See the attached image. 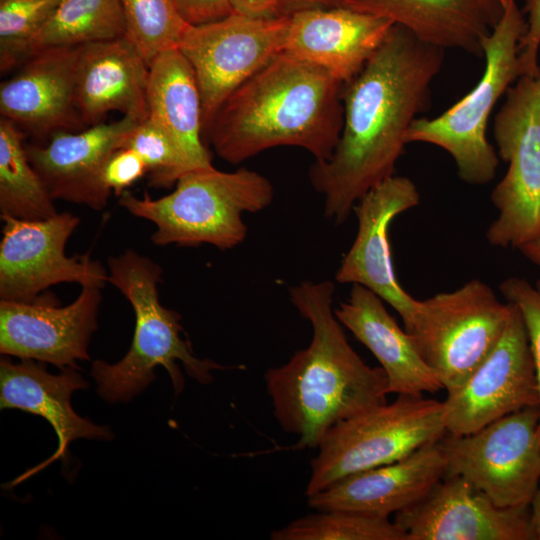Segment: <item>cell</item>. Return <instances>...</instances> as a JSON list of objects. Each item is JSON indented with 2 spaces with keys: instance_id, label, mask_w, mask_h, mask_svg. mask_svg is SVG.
<instances>
[{
  "instance_id": "1",
  "label": "cell",
  "mask_w": 540,
  "mask_h": 540,
  "mask_svg": "<svg viewBox=\"0 0 540 540\" xmlns=\"http://www.w3.org/2000/svg\"><path fill=\"white\" fill-rule=\"evenodd\" d=\"M444 51L394 25L361 72L344 84L339 141L329 159L309 169L326 218L343 224L367 192L394 176L408 129L428 108Z\"/></svg>"
},
{
  "instance_id": "2",
  "label": "cell",
  "mask_w": 540,
  "mask_h": 540,
  "mask_svg": "<svg viewBox=\"0 0 540 540\" xmlns=\"http://www.w3.org/2000/svg\"><path fill=\"white\" fill-rule=\"evenodd\" d=\"M335 285L303 281L289 288L292 304L312 326L308 347L265 373L280 427L298 437L295 447L317 448L338 422L386 402L387 377L349 344L333 309Z\"/></svg>"
},
{
  "instance_id": "3",
  "label": "cell",
  "mask_w": 540,
  "mask_h": 540,
  "mask_svg": "<svg viewBox=\"0 0 540 540\" xmlns=\"http://www.w3.org/2000/svg\"><path fill=\"white\" fill-rule=\"evenodd\" d=\"M344 84L323 68L282 51L240 85L205 131L215 153L239 164L278 146L330 158L344 121Z\"/></svg>"
},
{
  "instance_id": "4",
  "label": "cell",
  "mask_w": 540,
  "mask_h": 540,
  "mask_svg": "<svg viewBox=\"0 0 540 540\" xmlns=\"http://www.w3.org/2000/svg\"><path fill=\"white\" fill-rule=\"evenodd\" d=\"M108 283L117 288L131 304L135 329L131 346L114 363L95 360L91 374L98 394L109 403L128 402L144 391L156 378L154 369L163 366L172 381L175 394L184 387L178 367L200 384L213 381L211 371L227 369L209 359H200L190 343L181 337V315L164 307L159 300L158 284L162 269L152 259L132 249L108 259Z\"/></svg>"
},
{
  "instance_id": "5",
  "label": "cell",
  "mask_w": 540,
  "mask_h": 540,
  "mask_svg": "<svg viewBox=\"0 0 540 540\" xmlns=\"http://www.w3.org/2000/svg\"><path fill=\"white\" fill-rule=\"evenodd\" d=\"M175 185L158 199L147 192L139 198L128 190L119 196L120 206L155 225L151 241L157 246L234 248L247 235L242 215L264 210L274 197L269 179L245 167L233 172L213 165L191 170Z\"/></svg>"
},
{
  "instance_id": "6",
  "label": "cell",
  "mask_w": 540,
  "mask_h": 540,
  "mask_svg": "<svg viewBox=\"0 0 540 540\" xmlns=\"http://www.w3.org/2000/svg\"><path fill=\"white\" fill-rule=\"evenodd\" d=\"M527 22L515 0H506L503 15L483 42L485 68L480 81L460 101L434 118H416L406 142L444 149L458 176L468 184L493 180L499 159L486 138L489 116L500 97L520 77L519 50Z\"/></svg>"
},
{
  "instance_id": "7",
  "label": "cell",
  "mask_w": 540,
  "mask_h": 540,
  "mask_svg": "<svg viewBox=\"0 0 540 540\" xmlns=\"http://www.w3.org/2000/svg\"><path fill=\"white\" fill-rule=\"evenodd\" d=\"M447 433L443 401L398 395L328 430L311 460L310 496L358 472L400 460Z\"/></svg>"
},
{
  "instance_id": "8",
  "label": "cell",
  "mask_w": 540,
  "mask_h": 540,
  "mask_svg": "<svg viewBox=\"0 0 540 540\" xmlns=\"http://www.w3.org/2000/svg\"><path fill=\"white\" fill-rule=\"evenodd\" d=\"M513 305L486 283L470 280L452 292L419 301L406 330L447 393L460 388L502 337Z\"/></svg>"
},
{
  "instance_id": "9",
  "label": "cell",
  "mask_w": 540,
  "mask_h": 540,
  "mask_svg": "<svg viewBox=\"0 0 540 540\" xmlns=\"http://www.w3.org/2000/svg\"><path fill=\"white\" fill-rule=\"evenodd\" d=\"M493 136L508 169L491 194L498 217L486 238L494 247L518 249L540 231V72L507 89Z\"/></svg>"
},
{
  "instance_id": "10",
  "label": "cell",
  "mask_w": 540,
  "mask_h": 540,
  "mask_svg": "<svg viewBox=\"0 0 540 540\" xmlns=\"http://www.w3.org/2000/svg\"><path fill=\"white\" fill-rule=\"evenodd\" d=\"M439 445L446 475L464 478L500 507L528 506L540 482V407H528Z\"/></svg>"
},
{
  "instance_id": "11",
  "label": "cell",
  "mask_w": 540,
  "mask_h": 540,
  "mask_svg": "<svg viewBox=\"0 0 540 540\" xmlns=\"http://www.w3.org/2000/svg\"><path fill=\"white\" fill-rule=\"evenodd\" d=\"M289 22L290 14L252 18L233 13L186 28L177 49L190 63L199 86L203 131L240 85L284 51Z\"/></svg>"
},
{
  "instance_id": "12",
  "label": "cell",
  "mask_w": 540,
  "mask_h": 540,
  "mask_svg": "<svg viewBox=\"0 0 540 540\" xmlns=\"http://www.w3.org/2000/svg\"><path fill=\"white\" fill-rule=\"evenodd\" d=\"M1 220V300L30 302L59 283L103 288L108 282V271L89 253L66 255V243L80 223L73 213L65 211L44 220L11 216H1Z\"/></svg>"
},
{
  "instance_id": "13",
  "label": "cell",
  "mask_w": 540,
  "mask_h": 540,
  "mask_svg": "<svg viewBox=\"0 0 540 540\" xmlns=\"http://www.w3.org/2000/svg\"><path fill=\"white\" fill-rule=\"evenodd\" d=\"M513 305V304H512ZM446 431L465 435L528 407H540L535 363L515 305L507 327L485 360L443 401Z\"/></svg>"
},
{
  "instance_id": "14",
  "label": "cell",
  "mask_w": 540,
  "mask_h": 540,
  "mask_svg": "<svg viewBox=\"0 0 540 540\" xmlns=\"http://www.w3.org/2000/svg\"><path fill=\"white\" fill-rule=\"evenodd\" d=\"M101 288L82 286L78 297L60 306L54 294L30 302L0 301V353L53 364L60 369L89 360L97 329Z\"/></svg>"
},
{
  "instance_id": "15",
  "label": "cell",
  "mask_w": 540,
  "mask_h": 540,
  "mask_svg": "<svg viewBox=\"0 0 540 540\" xmlns=\"http://www.w3.org/2000/svg\"><path fill=\"white\" fill-rule=\"evenodd\" d=\"M420 194L404 176H392L367 192L354 206L355 239L341 260L335 280L366 287L401 317L404 329L412 325L419 300L400 285L394 271L389 227L398 215L416 207Z\"/></svg>"
},
{
  "instance_id": "16",
  "label": "cell",
  "mask_w": 540,
  "mask_h": 540,
  "mask_svg": "<svg viewBox=\"0 0 540 540\" xmlns=\"http://www.w3.org/2000/svg\"><path fill=\"white\" fill-rule=\"evenodd\" d=\"M394 522L406 540H534L530 505L500 507L456 475H445Z\"/></svg>"
},
{
  "instance_id": "17",
  "label": "cell",
  "mask_w": 540,
  "mask_h": 540,
  "mask_svg": "<svg viewBox=\"0 0 540 540\" xmlns=\"http://www.w3.org/2000/svg\"><path fill=\"white\" fill-rule=\"evenodd\" d=\"M140 122L123 116L79 131H58L45 144H25L28 159L54 200L103 209L111 195L102 169Z\"/></svg>"
},
{
  "instance_id": "18",
  "label": "cell",
  "mask_w": 540,
  "mask_h": 540,
  "mask_svg": "<svg viewBox=\"0 0 540 540\" xmlns=\"http://www.w3.org/2000/svg\"><path fill=\"white\" fill-rule=\"evenodd\" d=\"M77 47L30 55L0 86V113L36 136L85 129L76 104Z\"/></svg>"
},
{
  "instance_id": "19",
  "label": "cell",
  "mask_w": 540,
  "mask_h": 540,
  "mask_svg": "<svg viewBox=\"0 0 540 540\" xmlns=\"http://www.w3.org/2000/svg\"><path fill=\"white\" fill-rule=\"evenodd\" d=\"M59 374H50L45 363L32 359L12 362L4 355L0 361V408L19 409L44 418L54 429L58 446L43 463L17 479L25 480L57 459H64L68 446L80 438L111 440L109 426L96 425L78 415L71 406V395L86 389L89 383L77 367H65Z\"/></svg>"
},
{
  "instance_id": "20",
  "label": "cell",
  "mask_w": 540,
  "mask_h": 540,
  "mask_svg": "<svg viewBox=\"0 0 540 540\" xmlns=\"http://www.w3.org/2000/svg\"><path fill=\"white\" fill-rule=\"evenodd\" d=\"M395 24L346 7L290 14L285 51L348 83L364 68Z\"/></svg>"
},
{
  "instance_id": "21",
  "label": "cell",
  "mask_w": 540,
  "mask_h": 540,
  "mask_svg": "<svg viewBox=\"0 0 540 540\" xmlns=\"http://www.w3.org/2000/svg\"><path fill=\"white\" fill-rule=\"evenodd\" d=\"M446 475L439 441L395 462L349 475L308 497L315 510L343 509L384 517L419 502Z\"/></svg>"
},
{
  "instance_id": "22",
  "label": "cell",
  "mask_w": 540,
  "mask_h": 540,
  "mask_svg": "<svg viewBox=\"0 0 540 540\" xmlns=\"http://www.w3.org/2000/svg\"><path fill=\"white\" fill-rule=\"evenodd\" d=\"M148 77L149 65L125 35L77 46L76 104L85 128L111 111L145 121Z\"/></svg>"
},
{
  "instance_id": "23",
  "label": "cell",
  "mask_w": 540,
  "mask_h": 540,
  "mask_svg": "<svg viewBox=\"0 0 540 540\" xmlns=\"http://www.w3.org/2000/svg\"><path fill=\"white\" fill-rule=\"evenodd\" d=\"M506 0H343L342 7L376 15L442 49L483 56V42Z\"/></svg>"
},
{
  "instance_id": "24",
  "label": "cell",
  "mask_w": 540,
  "mask_h": 540,
  "mask_svg": "<svg viewBox=\"0 0 540 540\" xmlns=\"http://www.w3.org/2000/svg\"><path fill=\"white\" fill-rule=\"evenodd\" d=\"M334 312L342 326L380 363L387 377L388 394L421 396L443 389L410 334L399 327L375 293L353 284L349 297Z\"/></svg>"
},
{
  "instance_id": "25",
  "label": "cell",
  "mask_w": 540,
  "mask_h": 540,
  "mask_svg": "<svg viewBox=\"0 0 540 540\" xmlns=\"http://www.w3.org/2000/svg\"><path fill=\"white\" fill-rule=\"evenodd\" d=\"M148 118L173 141L191 170L212 166L202 141V100L194 71L177 49L149 64Z\"/></svg>"
},
{
  "instance_id": "26",
  "label": "cell",
  "mask_w": 540,
  "mask_h": 540,
  "mask_svg": "<svg viewBox=\"0 0 540 540\" xmlns=\"http://www.w3.org/2000/svg\"><path fill=\"white\" fill-rule=\"evenodd\" d=\"M0 213L24 220H44L58 212L54 199L30 163L20 128L0 119Z\"/></svg>"
},
{
  "instance_id": "27",
  "label": "cell",
  "mask_w": 540,
  "mask_h": 540,
  "mask_svg": "<svg viewBox=\"0 0 540 540\" xmlns=\"http://www.w3.org/2000/svg\"><path fill=\"white\" fill-rule=\"evenodd\" d=\"M125 32L120 0H63L29 42L26 59L44 49L111 40Z\"/></svg>"
},
{
  "instance_id": "28",
  "label": "cell",
  "mask_w": 540,
  "mask_h": 540,
  "mask_svg": "<svg viewBox=\"0 0 540 540\" xmlns=\"http://www.w3.org/2000/svg\"><path fill=\"white\" fill-rule=\"evenodd\" d=\"M272 540H406L388 517L343 509L318 510L271 532Z\"/></svg>"
},
{
  "instance_id": "29",
  "label": "cell",
  "mask_w": 540,
  "mask_h": 540,
  "mask_svg": "<svg viewBox=\"0 0 540 540\" xmlns=\"http://www.w3.org/2000/svg\"><path fill=\"white\" fill-rule=\"evenodd\" d=\"M125 36L149 65L162 52L177 48L189 24L174 0H120Z\"/></svg>"
},
{
  "instance_id": "30",
  "label": "cell",
  "mask_w": 540,
  "mask_h": 540,
  "mask_svg": "<svg viewBox=\"0 0 540 540\" xmlns=\"http://www.w3.org/2000/svg\"><path fill=\"white\" fill-rule=\"evenodd\" d=\"M63 0H0V69L7 72L26 60L31 39Z\"/></svg>"
},
{
  "instance_id": "31",
  "label": "cell",
  "mask_w": 540,
  "mask_h": 540,
  "mask_svg": "<svg viewBox=\"0 0 540 540\" xmlns=\"http://www.w3.org/2000/svg\"><path fill=\"white\" fill-rule=\"evenodd\" d=\"M121 147L142 158L152 187L170 188L191 171L170 137L149 118L135 127Z\"/></svg>"
},
{
  "instance_id": "32",
  "label": "cell",
  "mask_w": 540,
  "mask_h": 540,
  "mask_svg": "<svg viewBox=\"0 0 540 540\" xmlns=\"http://www.w3.org/2000/svg\"><path fill=\"white\" fill-rule=\"evenodd\" d=\"M499 290L522 316L540 389V281L532 285L523 278L511 277L500 284Z\"/></svg>"
},
{
  "instance_id": "33",
  "label": "cell",
  "mask_w": 540,
  "mask_h": 540,
  "mask_svg": "<svg viewBox=\"0 0 540 540\" xmlns=\"http://www.w3.org/2000/svg\"><path fill=\"white\" fill-rule=\"evenodd\" d=\"M142 158L132 149L120 147L107 158L102 169L104 186L120 196L147 173Z\"/></svg>"
},
{
  "instance_id": "34",
  "label": "cell",
  "mask_w": 540,
  "mask_h": 540,
  "mask_svg": "<svg viewBox=\"0 0 540 540\" xmlns=\"http://www.w3.org/2000/svg\"><path fill=\"white\" fill-rule=\"evenodd\" d=\"M182 18L189 25H200L232 15L229 0H174Z\"/></svg>"
},
{
  "instance_id": "35",
  "label": "cell",
  "mask_w": 540,
  "mask_h": 540,
  "mask_svg": "<svg viewBox=\"0 0 540 540\" xmlns=\"http://www.w3.org/2000/svg\"><path fill=\"white\" fill-rule=\"evenodd\" d=\"M235 14L252 18H278L291 14L287 0H229Z\"/></svg>"
},
{
  "instance_id": "36",
  "label": "cell",
  "mask_w": 540,
  "mask_h": 540,
  "mask_svg": "<svg viewBox=\"0 0 540 540\" xmlns=\"http://www.w3.org/2000/svg\"><path fill=\"white\" fill-rule=\"evenodd\" d=\"M290 12L308 8L342 7L343 0H287Z\"/></svg>"
},
{
  "instance_id": "37",
  "label": "cell",
  "mask_w": 540,
  "mask_h": 540,
  "mask_svg": "<svg viewBox=\"0 0 540 540\" xmlns=\"http://www.w3.org/2000/svg\"><path fill=\"white\" fill-rule=\"evenodd\" d=\"M518 250L540 268V231L532 239L522 244Z\"/></svg>"
},
{
  "instance_id": "38",
  "label": "cell",
  "mask_w": 540,
  "mask_h": 540,
  "mask_svg": "<svg viewBox=\"0 0 540 540\" xmlns=\"http://www.w3.org/2000/svg\"><path fill=\"white\" fill-rule=\"evenodd\" d=\"M531 527L534 540H540V482L530 503Z\"/></svg>"
}]
</instances>
